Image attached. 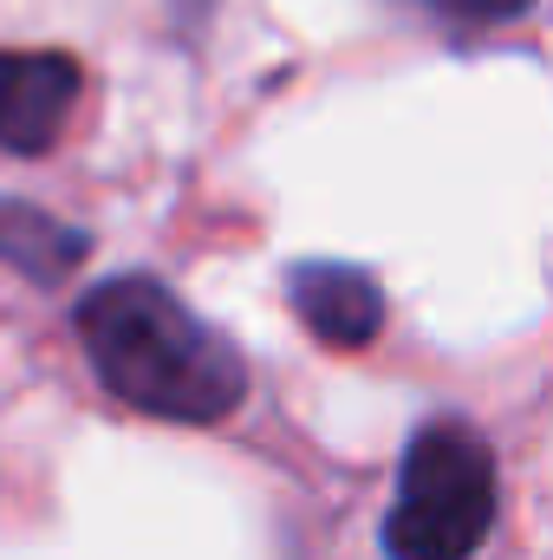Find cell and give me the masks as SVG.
I'll list each match as a JSON object with an SVG mask.
<instances>
[{
  "instance_id": "cell-5",
  "label": "cell",
  "mask_w": 553,
  "mask_h": 560,
  "mask_svg": "<svg viewBox=\"0 0 553 560\" xmlns=\"http://www.w3.org/2000/svg\"><path fill=\"white\" fill-rule=\"evenodd\" d=\"M85 255H92V235L85 229H66L59 215L33 209L20 196H0V261L7 268H20L26 280L52 287V280L79 275Z\"/></svg>"
},
{
  "instance_id": "cell-3",
  "label": "cell",
  "mask_w": 553,
  "mask_h": 560,
  "mask_svg": "<svg viewBox=\"0 0 553 560\" xmlns=\"http://www.w3.org/2000/svg\"><path fill=\"white\" fill-rule=\"evenodd\" d=\"M85 72L66 52H0V150L39 156L66 138Z\"/></svg>"
},
{
  "instance_id": "cell-2",
  "label": "cell",
  "mask_w": 553,
  "mask_h": 560,
  "mask_svg": "<svg viewBox=\"0 0 553 560\" xmlns=\"http://www.w3.org/2000/svg\"><path fill=\"white\" fill-rule=\"evenodd\" d=\"M495 450L475 423L430 418L404 443L398 502L385 515L391 560H475L495 528Z\"/></svg>"
},
{
  "instance_id": "cell-1",
  "label": "cell",
  "mask_w": 553,
  "mask_h": 560,
  "mask_svg": "<svg viewBox=\"0 0 553 560\" xmlns=\"http://www.w3.org/2000/svg\"><path fill=\"white\" fill-rule=\"evenodd\" d=\"M79 346L111 398L143 418L222 423L248 398V359L209 319H196L163 280L111 275L79 293Z\"/></svg>"
},
{
  "instance_id": "cell-4",
  "label": "cell",
  "mask_w": 553,
  "mask_h": 560,
  "mask_svg": "<svg viewBox=\"0 0 553 560\" xmlns=\"http://www.w3.org/2000/svg\"><path fill=\"white\" fill-rule=\"evenodd\" d=\"M286 300L299 326L339 352H358L385 332V287L372 268L352 261H293L286 268Z\"/></svg>"
},
{
  "instance_id": "cell-6",
  "label": "cell",
  "mask_w": 553,
  "mask_h": 560,
  "mask_svg": "<svg viewBox=\"0 0 553 560\" xmlns=\"http://www.w3.org/2000/svg\"><path fill=\"white\" fill-rule=\"evenodd\" d=\"M430 20H443V26H462V33H489V26H508V20H521L534 0H416Z\"/></svg>"
}]
</instances>
